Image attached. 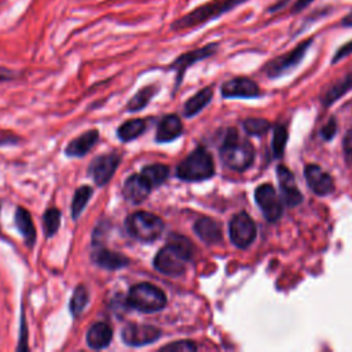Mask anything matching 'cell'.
<instances>
[{
	"label": "cell",
	"mask_w": 352,
	"mask_h": 352,
	"mask_svg": "<svg viewBox=\"0 0 352 352\" xmlns=\"http://www.w3.org/2000/svg\"><path fill=\"white\" fill-rule=\"evenodd\" d=\"M194 248L191 242L182 235H170L169 242L162 246L154 257V268L168 276L184 274L187 263L192 257Z\"/></svg>",
	"instance_id": "cell-1"
},
{
	"label": "cell",
	"mask_w": 352,
	"mask_h": 352,
	"mask_svg": "<svg viewBox=\"0 0 352 352\" xmlns=\"http://www.w3.org/2000/svg\"><path fill=\"white\" fill-rule=\"evenodd\" d=\"M249 0H209L198 7L190 10L184 15L176 18L170 23V30L184 32L190 29H197L210 21L220 18L221 15L235 10L236 7L248 3Z\"/></svg>",
	"instance_id": "cell-2"
},
{
	"label": "cell",
	"mask_w": 352,
	"mask_h": 352,
	"mask_svg": "<svg viewBox=\"0 0 352 352\" xmlns=\"http://www.w3.org/2000/svg\"><path fill=\"white\" fill-rule=\"evenodd\" d=\"M220 158L227 168L243 172L254 160V148L248 140L239 138L236 129L231 128L227 131L220 146Z\"/></svg>",
	"instance_id": "cell-3"
},
{
	"label": "cell",
	"mask_w": 352,
	"mask_h": 352,
	"mask_svg": "<svg viewBox=\"0 0 352 352\" xmlns=\"http://www.w3.org/2000/svg\"><path fill=\"white\" fill-rule=\"evenodd\" d=\"M214 173L213 158L204 147H197L176 168V176L186 182H201Z\"/></svg>",
	"instance_id": "cell-4"
},
{
	"label": "cell",
	"mask_w": 352,
	"mask_h": 352,
	"mask_svg": "<svg viewBox=\"0 0 352 352\" xmlns=\"http://www.w3.org/2000/svg\"><path fill=\"white\" fill-rule=\"evenodd\" d=\"M126 304L140 312H158L166 305V296L157 286L142 282L129 289Z\"/></svg>",
	"instance_id": "cell-5"
},
{
	"label": "cell",
	"mask_w": 352,
	"mask_h": 352,
	"mask_svg": "<svg viewBox=\"0 0 352 352\" xmlns=\"http://www.w3.org/2000/svg\"><path fill=\"white\" fill-rule=\"evenodd\" d=\"M128 232L138 241L153 242L164 231V221L154 213L150 212H135L129 214L125 220Z\"/></svg>",
	"instance_id": "cell-6"
},
{
	"label": "cell",
	"mask_w": 352,
	"mask_h": 352,
	"mask_svg": "<svg viewBox=\"0 0 352 352\" xmlns=\"http://www.w3.org/2000/svg\"><path fill=\"white\" fill-rule=\"evenodd\" d=\"M314 43V37H308L302 41H300L293 50H290L286 54H282L276 58H272L271 60H268L263 70L264 73L270 77V78H276L283 76L285 73H289L290 70H293L296 66H298L301 63V60L304 59L307 51L309 50V47Z\"/></svg>",
	"instance_id": "cell-7"
},
{
	"label": "cell",
	"mask_w": 352,
	"mask_h": 352,
	"mask_svg": "<svg viewBox=\"0 0 352 352\" xmlns=\"http://www.w3.org/2000/svg\"><path fill=\"white\" fill-rule=\"evenodd\" d=\"M217 50H219V44L217 43H209V44H206L204 47H199V48L183 52L177 58H175L173 62L169 65V69L176 72V88L182 82L183 76H184L186 70L190 66H192L194 63H197L199 60H204V59H208V58L213 56L217 52Z\"/></svg>",
	"instance_id": "cell-8"
},
{
	"label": "cell",
	"mask_w": 352,
	"mask_h": 352,
	"mask_svg": "<svg viewBox=\"0 0 352 352\" xmlns=\"http://www.w3.org/2000/svg\"><path fill=\"white\" fill-rule=\"evenodd\" d=\"M228 231H230L231 242L241 249L250 246L257 234L256 223L245 212H241L232 216L228 224Z\"/></svg>",
	"instance_id": "cell-9"
},
{
	"label": "cell",
	"mask_w": 352,
	"mask_h": 352,
	"mask_svg": "<svg viewBox=\"0 0 352 352\" xmlns=\"http://www.w3.org/2000/svg\"><path fill=\"white\" fill-rule=\"evenodd\" d=\"M254 199L258 208L261 209L264 217L268 221H276L282 213H283V206L282 201L279 199L278 194L275 192L274 187L270 183L260 184L256 191H254Z\"/></svg>",
	"instance_id": "cell-10"
},
{
	"label": "cell",
	"mask_w": 352,
	"mask_h": 352,
	"mask_svg": "<svg viewBox=\"0 0 352 352\" xmlns=\"http://www.w3.org/2000/svg\"><path fill=\"white\" fill-rule=\"evenodd\" d=\"M161 336V330L151 324L128 323L121 330V340L129 346H143L154 342Z\"/></svg>",
	"instance_id": "cell-11"
},
{
	"label": "cell",
	"mask_w": 352,
	"mask_h": 352,
	"mask_svg": "<svg viewBox=\"0 0 352 352\" xmlns=\"http://www.w3.org/2000/svg\"><path fill=\"white\" fill-rule=\"evenodd\" d=\"M120 161H121V155L118 153L99 155L91 162L88 168V175L92 177V180L98 187H102L109 183L116 169L118 168Z\"/></svg>",
	"instance_id": "cell-12"
},
{
	"label": "cell",
	"mask_w": 352,
	"mask_h": 352,
	"mask_svg": "<svg viewBox=\"0 0 352 352\" xmlns=\"http://www.w3.org/2000/svg\"><path fill=\"white\" fill-rule=\"evenodd\" d=\"M304 176H305L308 187L316 195H329L330 192H333V190H334V180L320 166H318L315 164L307 165L304 168Z\"/></svg>",
	"instance_id": "cell-13"
},
{
	"label": "cell",
	"mask_w": 352,
	"mask_h": 352,
	"mask_svg": "<svg viewBox=\"0 0 352 352\" xmlns=\"http://www.w3.org/2000/svg\"><path fill=\"white\" fill-rule=\"evenodd\" d=\"M224 98H256L260 95L258 85L248 77H235L221 85Z\"/></svg>",
	"instance_id": "cell-14"
},
{
	"label": "cell",
	"mask_w": 352,
	"mask_h": 352,
	"mask_svg": "<svg viewBox=\"0 0 352 352\" xmlns=\"http://www.w3.org/2000/svg\"><path fill=\"white\" fill-rule=\"evenodd\" d=\"M276 173H278V182H279L283 202L289 208L297 206L302 201V194L296 186L293 173L283 165L278 166Z\"/></svg>",
	"instance_id": "cell-15"
},
{
	"label": "cell",
	"mask_w": 352,
	"mask_h": 352,
	"mask_svg": "<svg viewBox=\"0 0 352 352\" xmlns=\"http://www.w3.org/2000/svg\"><path fill=\"white\" fill-rule=\"evenodd\" d=\"M151 191V186L146 182V179L139 175L129 176L122 187V194L126 201L132 204H140L143 202Z\"/></svg>",
	"instance_id": "cell-16"
},
{
	"label": "cell",
	"mask_w": 352,
	"mask_h": 352,
	"mask_svg": "<svg viewBox=\"0 0 352 352\" xmlns=\"http://www.w3.org/2000/svg\"><path fill=\"white\" fill-rule=\"evenodd\" d=\"M91 260L94 264H96L100 268L104 270H120L122 267H126L129 260L121 253L111 252L106 248H96L91 253Z\"/></svg>",
	"instance_id": "cell-17"
},
{
	"label": "cell",
	"mask_w": 352,
	"mask_h": 352,
	"mask_svg": "<svg viewBox=\"0 0 352 352\" xmlns=\"http://www.w3.org/2000/svg\"><path fill=\"white\" fill-rule=\"evenodd\" d=\"M183 132V124L176 114L165 116L157 128L155 142L157 143H168L179 138Z\"/></svg>",
	"instance_id": "cell-18"
},
{
	"label": "cell",
	"mask_w": 352,
	"mask_h": 352,
	"mask_svg": "<svg viewBox=\"0 0 352 352\" xmlns=\"http://www.w3.org/2000/svg\"><path fill=\"white\" fill-rule=\"evenodd\" d=\"M99 132L96 129H89L78 138L73 139L65 148L66 155L69 157H82L85 155L98 142Z\"/></svg>",
	"instance_id": "cell-19"
},
{
	"label": "cell",
	"mask_w": 352,
	"mask_h": 352,
	"mask_svg": "<svg viewBox=\"0 0 352 352\" xmlns=\"http://www.w3.org/2000/svg\"><path fill=\"white\" fill-rule=\"evenodd\" d=\"M194 231L199 236V239L204 241L208 245L217 243L223 238L220 224L217 221H214L213 219H209V217L198 219L194 223Z\"/></svg>",
	"instance_id": "cell-20"
},
{
	"label": "cell",
	"mask_w": 352,
	"mask_h": 352,
	"mask_svg": "<svg viewBox=\"0 0 352 352\" xmlns=\"http://www.w3.org/2000/svg\"><path fill=\"white\" fill-rule=\"evenodd\" d=\"M111 338V327L104 322H98L92 324L87 331V344L92 349H103L109 346Z\"/></svg>",
	"instance_id": "cell-21"
},
{
	"label": "cell",
	"mask_w": 352,
	"mask_h": 352,
	"mask_svg": "<svg viewBox=\"0 0 352 352\" xmlns=\"http://www.w3.org/2000/svg\"><path fill=\"white\" fill-rule=\"evenodd\" d=\"M14 220H15V226H16L18 231L21 232V235L23 236L25 242L29 246H32L36 241V228L32 221L30 213L26 209H23L22 206H18L15 210Z\"/></svg>",
	"instance_id": "cell-22"
},
{
	"label": "cell",
	"mask_w": 352,
	"mask_h": 352,
	"mask_svg": "<svg viewBox=\"0 0 352 352\" xmlns=\"http://www.w3.org/2000/svg\"><path fill=\"white\" fill-rule=\"evenodd\" d=\"M213 89L212 87H205L201 91H198L195 95H192L183 106V114L186 117H192L198 114L212 99Z\"/></svg>",
	"instance_id": "cell-23"
},
{
	"label": "cell",
	"mask_w": 352,
	"mask_h": 352,
	"mask_svg": "<svg viewBox=\"0 0 352 352\" xmlns=\"http://www.w3.org/2000/svg\"><path fill=\"white\" fill-rule=\"evenodd\" d=\"M140 175L151 186V188L161 186L169 176V168L164 164L147 165L140 170Z\"/></svg>",
	"instance_id": "cell-24"
},
{
	"label": "cell",
	"mask_w": 352,
	"mask_h": 352,
	"mask_svg": "<svg viewBox=\"0 0 352 352\" xmlns=\"http://www.w3.org/2000/svg\"><path fill=\"white\" fill-rule=\"evenodd\" d=\"M146 129V122L142 118H133L128 120L124 124H121L117 129V136L122 142H131L140 136Z\"/></svg>",
	"instance_id": "cell-25"
},
{
	"label": "cell",
	"mask_w": 352,
	"mask_h": 352,
	"mask_svg": "<svg viewBox=\"0 0 352 352\" xmlns=\"http://www.w3.org/2000/svg\"><path fill=\"white\" fill-rule=\"evenodd\" d=\"M352 89V72H349L342 80L337 81L334 85H331L323 95V103L326 106L333 104L337 99H340L342 95H345L348 91Z\"/></svg>",
	"instance_id": "cell-26"
},
{
	"label": "cell",
	"mask_w": 352,
	"mask_h": 352,
	"mask_svg": "<svg viewBox=\"0 0 352 352\" xmlns=\"http://www.w3.org/2000/svg\"><path fill=\"white\" fill-rule=\"evenodd\" d=\"M157 92H158V87L157 85H146V87H143L140 91H138L131 98V100L126 104V110L128 111L142 110L143 107H146L148 104V102L155 96Z\"/></svg>",
	"instance_id": "cell-27"
},
{
	"label": "cell",
	"mask_w": 352,
	"mask_h": 352,
	"mask_svg": "<svg viewBox=\"0 0 352 352\" xmlns=\"http://www.w3.org/2000/svg\"><path fill=\"white\" fill-rule=\"evenodd\" d=\"M94 190L89 186H81L76 190L73 201H72V217L74 220L78 219V216L82 213V210L85 209L91 195H92Z\"/></svg>",
	"instance_id": "cell-28"
},
{
	"label": "cell",
	"mask_w": 352,
	"mask_h": 352,
	"mask_svg": "<svg viewBox=\"0 0 352 352\" xmlns=\"http://www.w3.org/2000/svg\"><path fill=\"white\" fill-rule=\"evenodd\" d=\"M88 304V290L84 285H78L70 298V312L74 318H77L85 308V305Z\"/></svg>",
	"instance_id": "cell-29"
},
{
	"label": "cell",
	"mask_w": 352,
	"mask_h": 352,
	"mask_svg": "<svg viewBox=\"0 0 352 352\" xmlns=\"http://www.w3.org/2000/svg\"><path fill=\"white\" fill-rule=\"evenodd\" d=\"M44 232L47 236H52L60 226V212L56 208H48L43 217Z\"/></svg>",
	"instance_id": "cell-30"
},
{
	"label": "cell",
	"mask_w": 352,
	"mask_h": 352,
	"mask_svg": "<svg viewBox=\"0 0 352 352\" xmlns=\"http://www.w3.org/2000/svg\"><path fill=\"white\" fill-rule=\"evenodd\" d=\"M286 142H287V129L285 125L279 124L275 126L274 136H272V151L275 157H282Z\"/></svg>",
	"instance_id": "cell-31"
},
{
	"label": "cell",
	"mask_w": 352,
	"mask_h": 352,
	"mask_svg": "<svg viewBox=\"0 0 352 352\" xmlns=\"http://www.w3.org/2000/svg\"><path fill=\"white\" fill-rule=\"evenodd\" d=\"M271 128V124L264 118H248L243 121V129L249 135L261 136Z\"/></svg>",
	"instance_id": "cell-32"
},
{
	"label": "cell",
	"mask_w": 352,
	"mask_h": 352,
	"mask_svg": "<svg viewBox=\"0 0 352 352\" xmlns=\"http://www.w3.org/2000/svg\"><path fill=\"white\" fill-rule=\"evenodd\" d=\"M197 349V345L191 341H176L161 348V351H173V352H192Z\"/></svg>",
	"instance_id": "cell-33"
},
{
	"label": "cell",
	"mask_w": 352,
	"mask_h": 352,
	"mask_svg": "<svg viewBox=\"0 0 352 352\" xmlns=\"http://www.w3.org/2000/svg\"><path fill=\"white\" fill-rule=\"evenodd\" d=\"M336 131H337V124H336L334 118H331V120H329V121L322 126L320 135H322V138H323L324 140H331V139L334 138V135H336Z\"/></svg>",
	"instance_id": "cell-34"
},
{
	"label": "cell",
	"mask_w": 352,
	"mask_h": 352,
	"mask_svg": "<svg viewBox=\"0 0 352 352\" xmlns=\"http://www.w3.org/2000/svg\"><path fill=\"white\" fill-rule=\"evenodd\" d=\"M351 54H352V40L346 41L345 44H342V45L336 51V54H334L331 62H333V63H337V62H340L341 59L346 58V56L351 55Z\"/></svg>",
	"instance_id": "cell-35"
},
{
	"label": "cell",
	"mask_w": 352,
	"mask_h": 352,
	"mask_svg": "<svg viewBox=\"0 0 352 352\" xmlns=\"http://www.w3.org/2000/svg\"><path fill=\"white\" fill-rule=\"evenodd\" d=\"M344 154L346 161L352 165V128L346 132L344 138Z\"/></svg>",
	"instance_id": "cell-36"
},
{
	"label": "cell",
	"mask_w": 352,
	"mask_h": 352,
	"mask_svg": "<svg viewBox=\"0 0 352 352\" xmlns=\"http://www.w3.org/2000/svg\"><path fill=\"white\" fill-rule=\"evenodd\" d=\"M315 0H296L290 7V14H298L308 8Z\"/></svg>",
	"instance_id": "cell-37"
},
{
	"label": "cell",
	"mask_w": 352,
	"mask_h": 352,
	"mask_svg": "<svg viewBox=\"0 0 352 352\" xmlns=\"http://www.w3.org/2000/svg\"><path fill=\"white\" fill-rule=\"evenodd\" d=\"M292 0H278V1H275V3H272L270 7H268V12H278V11H280L282 8H285L289 3H290Z\"/></svg>",
	"instance_id": "cell-38"
},
{
	"label": "cell",
	"mask_w": 352,
	"mask_h": 352,
	"mask_svg": "<svg viewBox=\"0 0 352 352\" xmlns=\"http://www.w3.org/2000/svg\"><path fill=\"white\" fill-rule=\"evenodd\" d=\"M341 26L344 28H352V8L344 15V18L341 19Z\"/></svg>",
	"instance_id": "cell-39"
},
{
	"label": "cell",
	"mask_w": 352,
	"mask_h": 352,
	"mask_svg": "<svg viewBox=\"0 0 352 352\" xmlns=\"http://www.w3.org/2000/svg\"><path fill=\"white\" fill-rule=\"evenodd\" d=\"M14 77H15V73L12 70L0 67V81L1 80H10V78H14Z\"/></svg>",
	"instance_id": "cell-40"
}]
</instances>
